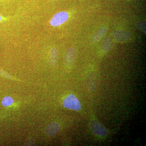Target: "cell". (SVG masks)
Here are the masks:
<instances>
[{
    "label": "cell",
    "mask_w": 146,
    "mask_h": 146,
    "mask_svg": "<svg viewBox=\"0 0 146 146\" xmlns=\"http://www.w3.org/2000/svg\"><path fill=\"white\" fill-rule=\"evenodd\" d=\"M69 18V14L65 11H60L55 14L50 21L52 26L56 27L65 23Z\"/></svg>",
    "instance_id": "2"
},
{
    "label": "cell",
    "mask_w": 146,
    "mask_h": 146,
    "mask_svg": "<svg viewBox=\"0 0 146 146\" xmlns=\"http://www.w3.org/2000/svg\"><path fill=\"white\" fill-rule=\"evenodd\" d=\"M114 39L119 42H125L129 39L130 35L129 33L123 31H116L113 33Z\"/></svg>",
    "instance_id": "4"
},
{
    "label": "cell",
    "mask_w": 146,
    "mask_h": 146,
    "mask_svg": "<svg viewBox=\"0 0 146 146\" xmlns=\"http://www.w3.org/2000/svg\"><path fill=\"white\" fill-rule=\"evenodd\" d=\"M13 100L12 98L9 96L5 97L2 101V104L4 107H9L13 104Z\"/></svg>",
    "instance_id": "10"
},
{
    "label": "cell",
    "mask_w": 146,
    "mask_h": 146,
    "mask_svg": "<svg viewBox=\"0 0 146 146\" xmlns=\"http://www.w3.org/2000/svg\"><path fill=\"white\" fill-rule=\"evenodd\" d=\"M60 129L59 124L56 122H52L47 126L46 133L50 136H53L56 134Z\"/></svg>",
    "instance_id": "6"
},
{
    "label": "cell",
    "mask_w": 146,
    "mask_h": 146,
    "mask_svg": "<svg viewBox=\"0 0 146 146\" xmlns=\"http://www.w3.org/2000/svg\"><path fill=\"white\" fill-rule=\"evenodd\" d=\"M58 52L57 49L53 48L51 50L50 53V63L51 65L54 66L57 63L58 58Z\"/></svg>",
    "instance_id": "9"
},
{
    "label": "cell",
    "mask_w": 146,
    "mask_h": 146,
    "mask_svg": "<svg viewBox=\"0 0 146 146\" xmlns=\"http://www.w3.org/2000/svg\"><path fill=\"white\" fill-rule=\"evenodd\" d=\"M113 46V41L110 37H106L102 41V48L105 51H108L110 50H111Z\"/></svg>",
    "instance_id": "8"
},
{
    "label": "cell",
    "mask_w": 146,
    "mask_h": 146,
    "mask_svg": "<svg viewBox=\"0 0 146 146\" xmlns=\"http://www.w3.org/2000/svg\"><path fill=\"white\" fill-rule=\"evenodd\" d=\"M3 20V18L2 16H1V15H0V22H1Z\"/></svg>",
    "instance_id": "11"
},
{
    "label": "cell",
    "mask_w": 146,
    "mask_h": 146,
    "mask_svg": "<svg viewBox=\"0 0 146 146\" xmlns=\"http://www.w3.org/2000/svg\"><path fill=\"white\" fill-rule=\"evenodd\" d=\"M107 29L105 27L100 28L92 36L91 41L93 43L98 42L106 34Z\"/></svg>",
    "instance_id": "7"
},
{
    "label": "cell",
    "mask_w": 146,
    "mask_h": 146,
    "mask_svg": "<svg viewBox=\"0 0 146 146\" xmlns=\"http://www.w3.org/2000/svg\"><path fill=\"white\" fill-rule=\"evenodd\" d=\"M63 105L65 108L76 111L80 110L81 108L80 102L73 94L68 95L65 98L63 101Z\"/></svg>",
    "instance_id": "1"
},
{
    "label": "cell",
    "mask_w": 146,
    "mask_h": 146,
    "mask_svg": "<svg viewBox=\"0 0 146 146\" xmlns=\"http://www.w3.org/2000/svg\"><path fill=\"white\" fill-rule=\"evenodd\" d=\"M76 57V51L74 49L70 48L66 52L65 56V63L66 65L70 66L72 65Z\"/></svg>",
    "instance_id": "5"
},
{
    "label": "cell",
    "mask_w": 146,
    "mask_h": 146,
    "mask_svg": "<svg viewBox=\"0 0 146 146\" xmlns=\"http://www.w3.org/2000/svg\"><path fill=\"white\" fill-rule=\"evenodd\" d=\"M91 128L92 131L97 136L103 137L107 134V131L106 128L96 121L92 122Z\"/></svg>",
    "instance_id": "3"
}]
</instances>
